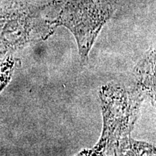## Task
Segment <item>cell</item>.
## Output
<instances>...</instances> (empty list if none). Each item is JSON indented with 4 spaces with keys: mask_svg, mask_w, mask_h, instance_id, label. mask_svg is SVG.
<instances>
[{
    "mask_svg": "<svg viewBox=\"0 0 156 156\" xmlns=\"http://www.w3.org/2000/svg\"><path fill=\"white\" fill-rule=\"evenodd\" d=\"M155 51H151L135 68L134 73V86L132 87L141 93L145 98H151L152 101H155Z\"/></svg>",
    "mask_w": 156,
    "mask_h": 156,
    "instance_id": "obj_3",
    "label": "cell"
},
{
    "mask_svg": "<svg viewBox=\"0 0 156 156\" xmlns=\"http://www.w3.org/2000/svg\"><path fill=\"white\" fill-rule=\"evenodd\" d=\"M114 0H66L53 24L62 25L71 30L77 41L82 61L88 54L101 28L114 10Z\"/></svg>",
    "mask_w": 156,
    "mask_h": 156,
    "instance_id": "obj_2",
    "label": "cell"
},
{
    "mask_svg": "<svg viewBox=\"0 0 156 156\" xmlns=\"http://www.w3.org/2000/svg\"><path fill=\"white\" fill-rule=\"evenodd\" d=\"M103 115V131L90 155H131V132L140 105L145 97L135 89L127 90L119 85H108L100 93Z\"/></svg>",
    "mask_w": 156,
    "mask_h": 156,
    "instance_id": "obj_1",
    "label": "cell"
},
{
    "mask_svg": "<svg viewBox=\"0 0 156 156\" xmlns=\"http://www.w3.org/2000/svg\"><path fill=\"white\" fill-rule=\"evenodd\" d=\"M15 65V61L12 56H6L0 60V92L10 80Z\"/></svg>",
    "mask_w": 156,
    "mask_h": 156,
    "instance_id": "obj_4",
    "label": "cell"
}]
</instances>
